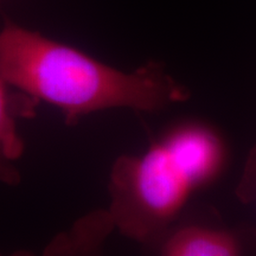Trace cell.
Wrapping results in <instances>:
<instances>
[{"label":"cell","mask_w":256,"mask_h":256,"mask_svg":"<svg viewBox=\"0 0 256 256\" xmlns=\"http://www.w3.org/2000/svg\"><path fill=\"white\" fill-rule=\"evenodd\" d=\"M104 242L96 238L69 240L60 243L48 256H104Z\"/></svg>","instance_id":"5"},{"label":"cell","mask_w":256,"mask_h":256,"mask_svg":"<svg viewBox=\"0 0 256 256\" xmlns=\"http://www.w3.org/2000/svg\"><path fill=\"white\" fill-rule=\"evenodd\" d=\"M0 70L40 104L57 108L68 126L96 112L128 108L156 113L190 98L188 89L162 63L150 60L122 72L14 22L0 28Z\"/></svg>","instance_id":"1"},{"label":"cell","mask_w":256,"mask_h":256,"mask_svg":"<svg viewBox=\"0 0 256 256\" xmlns=\"http://www.w3.org/2000/svg\"><path fill=\"white\" fill-rule=\"evenodd\" d=\"M226 159L218 134L197 122L171 128L142 154L119 156L108 184L115 230L156 252L192 194L216 180Z\"/></svg>","instance_id":"2"},{"label":"cell","mask_w":256,"mask_h":256,"mask_svg":"<svg viewBox=\"0 0 256 256\" xmlns=\"http://www.w3.org/2000/svg\"><path fill=\"white\" fill-rule=\"evenodd\" d=\"M0 256H34V252H28V250H23V249H20V250H16V252H12L11 254H2V252H0Z\"/></svg>","instance_id":"7"},{"label":"cell","mask_w":256,"mask_h":256,"mask_svg":"<svg viewBox=\"0 0 256 256\" xmlns=\"http://www.w3.org/2000/svg\"><path fill=\"white\" fill-rule=\"evenodd\" d=\"M236 196L243 203L256 204V145L249 152L241 178L236 186Z\"/></svg>","instance_id":"6"},{"label":"cell","mask_w":256,"mask_h":256,"mask_svg":"<svg viewBox=\"0 0 256 256\" xmlns=\"http://www.w3.org/2000/svg\"><path fill=\"white\" fill-rule=\"evenodd\" d=\"M38 106L40 102L14 87L0 70V183L20 182L17 162L24 154L25 144L18 124L36 116Z\"/></svg>","instance_id":"4"},{"label":"cell","mask_w":256,"mask_h":256,"mask_svg":"<svg viewBox=\"0 0 256 256\" xmlns=\"http://www.w3.org/2000/svg\"><path fill=\"white\" fill-rule=\"evenodd\" d=\"M158 256H256V229L220 220L179 218L156 247Z\"/></svg>","instance_id":"3"}]
</instances>
